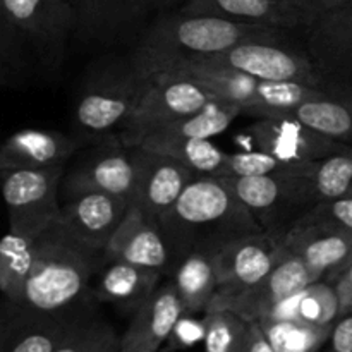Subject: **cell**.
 Returning a JSON list of instances; mask_svg holds the SVG:
<instances>
[{
	"label": "cell",
	"mask_w": 352,
	"mask_h": 352,
	"mask_svg": "<svg viewBox=\"0 0 352 352\" xmlns=\"http://www.w3.org/2000/svg\"><path fill=\"white\" fill-rule=\"evenodd\" d=\"M105 260L126 261L157 270L162 275H170L174 270L170 250L158 223L133 205L107 244Z\"/></svg>",
	"instance_id": "obj_17"
},
{
	"label": "cell",
	"mask_w": 352,
	"mask_h": 352,
	"mask_svg": "<svg viewBox=\"0 0 352 352\" xmlns=\"http://www.w3.org/2000/svg\"><path fill=\"white\" fill-rule=\"evenodd\" d=\"M325 352H352V309L333 323Z\"/></svg>",
	"instance_id": "obj_40"
},
{
	"label": "cell",
	"mask_w": 352,
	"mask_h": 352,
	"mask_svg": "<svg viewBox=\"0 0 352 352\" xmlns=\"http://www.w3.org/2000/svg\"><path fill=\"white\" fill-rule=\"evenodd\" d=\"M85 141L76 134L50 129H23L0 144V172L67 164Z\"/></svg>",
	"instance_id": "obj_21"
},
{
	"label": "cell",
	"mask_w": 352,
	"mask_h": 352,
	"mask_svg": "<svg viewBox=\"0 0 352 352\" xmlns=\"http://www.w3.org/2000/svg\"><path fill=\"white\" fill-rule=\"evenodd\" d=\"M179 10L289 31L306 28L305 19L280 0H189Z\"/></svg>",
	"instance_id": "obj_24"
},
{
	"label": "cell",
	"mask_w": 352,
	"mask_h": 352,
	"mask_svg": "<svg viewBox=\"0 0 352 352\" xmlns=\"http://www.w3.org/2000/svg\"><path fill=\"white\" fill-rule=\"evenodd\" d=\"M0 17L41 71H60L76 30L71 0H0Z\"/></svg>",
	"instance_id": "obj_5"
},
{
	"label": "cell",
	"mask_w": 352,
	"mask_h": 352,
	"mask_svg": "<svg viewBox=\"0 0 352 352\" xmlns=\"http://www.w3.org/2000/svg\"><path fill=\"white\" fill-rule=\"evenodd\" d=\"M189 0H146L150 14L155 12H167V10H179L184 7Z\"/></svg>",
	"instance_id": "obj_43"
},
{
	"label": "cell",
	"mask_w": 352,
	"mask_h": 352,
	"mask_svg": "<svg viewBox=\"0 0 352 352\" xmlns=\"http://www.w3.org/2000/svg\"><path fill=\"white\" fill-rule=\"evenodd\" d=\"M164 275L126 261H105L93 282L95 301L109 302L131 316L157 291Z\"/></svg>",
	"instance_id": "obj_22"
},
{
	"label": "cell",
	"mask_w": 352,
	"mask_h": 352,
	"mask_svg": "<svg viewBox=\"0 0 352 352\" xmlns=\"http://www.w3.org/2000/svg\"><path fill=\"white\" fill-rule=\"evenodd\" d=\"M136 167L133 146L122 143L119 134L89 143V148L65 168L60 199L85 191L109 192L133 199Z\"/></svg>",
	"instance_id": "obj_10"
},
{
	"label": "cell",
	"mask_w": 352,
	"mask_h": 352,
	"mask_svg": "<svg viewBox=\"0 0 352 352\" xmlns=\"http://www.w3.org/2000/svg\"><path fill=\"white\" fill-rule=\"evenodd\" d=\"M280 2H284L285 6H289L292 10H296V12L305 19L306 28H308L309 24H311L313 21L318 19V17L347 6L352 0H280Z\"/></svg>",
	"instance_id": "obj_38"
},
{
	"label": "cell",
	"mask_w": 352,
	"mask_h": 352,
	"mask_svg": "<svg viewBox=\"0 0 352 352\" xmlns=\"http://www.w3.org/2000/svg\"><path fill=\"white\" fill-rule=\"evenodd\" d=\"M136 182L131 205L158 222L198 175L174 158L143 146H133Z\"/></svg>",
	"instance_id": "obj_13"
},
{
	"label": "cell",
	"mask_w": 352,
	"mask_h": 352,
	"mask_svg": "<svg viewBox=\"0 0 352 352\" xmlns=\"http://www.w3.org/2000/svg\"><path fill=\"white\" fill-rule=\"evenodd\" d=\"M340 315L339 296L329 280H316L272 309L268 320L305 322L316 327H333ZM265 320V318H263Z\"/></svg>",
	"instance_id": "obj_28"
},
{
	"label": "cell",
	"mask_w": 352,
	"mask_h": 352,
	"mask_svg": "<svg viewBox=\"0 0 352 352\" xmlns=\"http://www.w3.org/2000/svg\"><path fill=\"white\" fill-rule=\"evenodd\" d=\"M244 352H277L258 322H250V339Z\"/></svg>",
	"instance_id": "obj_42"
},
{
	"label": "cell",
	"mask_w": 352,
	"mask_h": 352,
	"mask_svg": "<svg viewBox=\"0 0 352 352\" xmlns=\"http://www.w3.org/2000/svg\"><path fill=\"white\" fill-rule=\"evenodd\" d=\"M67 164L0 172V192L9 215V232L36 239L60 219V186Z\"/></svg>",
	"instance_id": "obj_7"
},
{
	"label": "cell",
	"mask_w": 352,
	"mask_h": 352,
	"mask_svg": "<svg viewBox=\"0 0 352 352\" xmlns=\"http://www.w3.org/2000/svg\"><path fill=\"white\" fill-rule=\"evenodd\" d=\"M313 162H285L265 151L227 153L223 174L275 175V177H306Z\"/></svg>",
	"instance_id": "obj_35"
},
{
	"label": "cell",
	"mask_w": 352,
	"mask_h": 352,
	"mask_svg": "<svg viewBox=\"0 0 352 352\" xmlns=\"http://www.w3.org/2000/svg\"><path fill=\"white\" fill-rule=\"evenodd\" d=\"M260 327L277 352H318L329 342L332 327H316L305 322L260 320Z\"/></svg>",
	"instance_id": "obj_33"
},
{
	"label": "cell",
	"mask_w": 352,
	"mask_h": 352,
	"mask_svg": "<svg viewBox=\"0 0 352 352\" xmlns=\"http://www.w3.org/2000/svg\"><path fill=\"white\" fill-rule=\"evenodd\" d=\"M205 352H244L250 339V322L229 309L205 313Z\"/></svg>",
	"instance_id": "obj_34"
},
{
	"label": "cell",
	"mask_w": 352,
	"mask_h": 352,
	"mask_svg": "<svg viewBox=\"0 0 352 352\" xmlns=\"http://www.w3.org/2000/svg\"><path fill=\"white\" fill-rule=\"evenodd\" d=\"M280 28L254 26L215 16L167 10L155 14L131 45L129 55L138 67L153 78L189 62L222 54L237 43L278 33Z\"/></svg>",
	"instance_id": "obj_3"
},
{
	"label": "cell",
	"mask_w": 352,
	"mask_h": 352,
	"mask_svg": "<svg viewBox=\"0 0 352 352\" xmlns=\"http://www.w3.org/2000/svg\"><path fill=\"white\" fill-rule=\"evenodd\" d=\"M292 223L299 226H327L352 232V196L320 201L306 210ZM291 223V226H292Z\"/></svg>",
	"instance_id": "obj_36"
},
{
	"label": "cell",
	"mask_w": 352,
	"mask_h": 352,
	"mask_svg": "<svg viewBox=\"0 0 352 352\" xmlns=\"http://www.w3.org/2000/svg\"><path fill=\"white\" fill-rule=\"evenodd\" d=\"M105 251L76 237L60 219L34 239L33 265L17 308L38 315L71 316L89 306Z\"/></svg>",
	"instance_id": "obj_1"
},
{
	"label": "cell",
	"mask_w": 352,
	"mask_h": 352,
	"mask_svg": "<svg viewBox=\"0 0 352 352\" xmlns=\"http://www.w3.org/2000/svg\"><path fill=\"white\" fill-rule=\"evenodd\" d=\"M230 191L253 213L265 232L280 234L311 208V196L306 177H275V175H219Z\"/></svg>",
	"instance_id": "obj_8"
},
{
	"label": "cell",
	"mask_w": 352,
	"mask_h": 352,
	"mask_svg": "<svg viewBox=\"0 0 352 352\" xmlns=\"http://www.w3.org/2000/svg\"><path fill=\"white\" fill-rule=\"evenodd\" d=\"M0 58L3 62H7L9 65H12L16 71H19L21 74L26 76L30 72V69L33 67V60H31L30 54L26 52V48L23 47L19 40L16 38V34L7 28V24L3 23L2 17H0Z\"/></svg>",
	"instance_id": "obj_37"
},
{
	"label": "cell",
	"mask_w": 352,
	"mask_h": 352,
	"mask_svg": "<svg viewBox=\"0 0 352 352\" xmlns=\"http://www.w3.org/2000/svg\"><path fill=\"white\" fill-rule=\"evenodd\" d=\"M212 98L215 95L205 86L184 76H153L140 105L119 131V138L127 146H138L146 134L191 116Z\"/></svg>",
	"instance_id": "obj_9"
},
{
	"label": "cell",
	"mask_w": 352,
	"mask_h": 352,
	"mask_svg": "<svg viewBox=\"0 0 352 352\" xmlns=\"http://www.w3.org/2000/svg\"><path fill=\"white\" fill-rule=\"evenodd\" d=\"M316 280L320 278L306 267V263L287 251L256 285L229 302L223 309L237 313L248 322H260L267 318L272 309L284 299L291 298Z\"/></svg>",
	"instance_id": "obj_19"
},
{
	"label": "cell",
	"mask_w": 352,
	"mask_h": 352,
	"mask_svg": "<svg viewBox=\"0 0 352 352\" xmlns=\"http://www.w3.org/2000/svg\"><path fill=\"white\" fill-rule=\"evenodd\" d=\"M71 2H72V6H74V9H78V6L81 3V0H71Z\"/></svg>",
	"instance_id": "obj_46"
},
{
	"label": "cell",
	"mask_w": 352,
	"mask_h": 352,
	"mask_svg": "<svg viewBox=\"0 0 352 352\" xmlns=\"http://www.w3.org/2000/svg\"><path fill=\"white\" fill-rule=\"evenodd\" d=\"M306 182L315 205L352 196V144L313 162Z\"/></svg>",
	"instance_id": "obj_29"
},
{
	"label": "cell",
	"mask_w": 352,
	"mask_h": 352,
	"mask_svg": "<svg viewBox=\"0 0 352 352\" xmlns=\"http://www.w3.org/2000/svg\"><path fill=\"white\" fill-rule=\"evenodd\" d=\"M146 0H81L76 9L74 38L91 47L134 43L148 24Z\"/></svg>",
	"instance_id": "obj_12"
},
{
	"label": "cell",
	"mask_w": 352,
	"mask_h": 352,
	"mask_svg": "<svg viewBox=\"0 0 352 352\" xmlns=\"http://www.w3.org/2000/svg\"><path fill=\"white\" fill-rule=\"evenodd\" d=\"M278 116H289L323 136L352 144V85L336 86Z\"/></svg>",
	"instance_id": "obj_25"
},
{
	"label": "cell",
	"mask_w": 352,
	"mask_h": 352,
	"mask_svg": "<svg viewBox=\"0 0 352 352\" xmlns=\"http://www.w3.org/2000/svg\"><path fill=\"white\" fill-rule=\"evenodd\" d=\"M246 133L254 141L258 151L285 162H316L347 146L289 116L258 117Z\"/></svg>",
	"instance_id": "obj_14"
},
{
	"label": "cell",
	"mask_w": 352,
	"mask_h": 352,
	"mask_svg": "<svg viewBox=\"0 0 352 352\" xmlns=\"http://www.w3.org/2000/svg\"><path fill=\"white\" fill-rule=\"evenodd\" d=\"M174 267L195 251L217 253L243 237L265 232L220 177L198 175L158 219Z\"/></svg>",
	"instance_id": "obj_2"
},
{
	"label": "cell",
	"mask_w": 352,
	"mask_h": 352,
	"mask_svg": "<svg viewBox=\"0 0 352 352\" xmlns=\"http://www.w3.org/2000/svg\"><path fill=\"white\" fill-rule=\"evenodd\" d=\"M287 253L272 232L243 237L213 253L219 287L208 311L227 308L229 302L256 285Z\"/></svg>",
	"instance_id": "obj_11"
},
{
	"label": "cell",
	"mask_w": 352,
	"mask_h": 352,
	"mask_svg": "<svg viewBox=\"0 0 352 352\" xmlns=\"http://www.w3.org/2000/svg\"><path fill=\"white\" fill-rule=\"evenodd\" d=\"M150 85L129 52L89 65L74 102L76 136L89 144L119 134Z\"/></svg>",
	"instance_id": "obj_4"
},
{
	"label": "cell",
	"mask_w": 352,
	"mask_h": 352,
	"mask_svg": "<svg viewBox=\"0 0 352 352\" xmlns=\"http://www.w3.org/2000/svg\"><path fill=\"white\" fill-rule=\"evenodd\" d=\"M244 113L239 105L232 102H227L222 98H212L205 107L196 110L191 116H186L175 122L155 129L150 134H168V136H184V138H203V140H212L219 134L226 133L230 124L237 117ZM146 134V136H150ZM144 136V138H146ZM143 138V140H144Z\"/></svg>",
	"instance_id": "obj_30"
},
{
	"label": "cell",
	"mask_w": 352,
	"mask_h": 352,
	"mask_svg": "<svg viewBox=\"0 0 352 352\" xmlns=\"http://www.w3.org/2000/svg\"><path fill=\"white\" fill-rule=\"evenodd\" d=\"M34 239L9 232L0 239V292L7 302L17 306L23 298L31 265Z\"/></svg>",
	"instance_id": "obj_31"
},
{
	"label": "cell",
	"mask_w": 352,
	"mask_h": 352,
	"mask_svg": "<svg viewBox=\"0 0 352 352\" xmlns=\"http://www.w3.org/2000/svg\"><path fill=\"white\" fill-rule=\"evenodd\" d=\"M291 33L292 31H278L268 36L241 41L222 54L199 60L239 69L263 81L301 82V85L323 86V88L337 86L320 72L305 47L298 48L291 43L289 40Z\"/></svg>",
	"instance_id": "obj_6"
},
{
	"label": "cell",
	"mask_w": 352,
	"mask_h": 352,
	"mask_svg": "<svg viewBox=\"0 0 352 352\" xmlns=\"http://www.w3.org/2000/svg\"><path fill=\"white\" fill-rule=\"evenodd\" d=\"M349 263H352V251H351V254H349V258H347V261H346V265H344V268H346V267H347V265H349ZM344 268H342V270H344ZM342 270H340V272H342ZM340 272H339V274H340ZM339 274H337V275H339ZM337 275H336V277H337ZM336 277H333V278H336ZM333 278H332V280H333Z\"/></svg>",
	"instance_id": "obj_45"
},
{
	"label": "cell",
	"mask_w": 352,
	"mask_h": 352,
	"mask_svg": "<svg viewBox=\"0 0 352 352\" xmlns=\"http://www.w3.org/2000/svg\"><path fill=\"white\" fill-rule=\"evenodd\" d=\"M203 337H205V323H203V320L198 322V320L192 318V315L184 313V315L179 318L174 330H172L167 342H170L172 346H177L179 349H182V347H189L196 342H203Z\"/></svg>",
	"instance_id": "obj_39"
},
{
	"label": "cell",
	"mask_w": 352,
	"mask_h": 352,
	"mask_svg": "<svg viewBox=\"0 0 352 352\" xmlns=\"http://www.w3.org/2000/svg\"><path fill=\"white\" fill-rule=\"evenodd\" d=\"M170 277L184 313L198 315V313L208 311L210 302L219 287L212 253L195 251V253L186 254L175 263Z\"/></svg>",
	"instance_id": "obj_26"
},
{
	"label": "cell",
	"mask_w": 352,
	"mask_h": 352,
	"mask_svg": "<svg viewBox=\"0 0 352 352\" xmlns=\"http://www.w3.org/2000/svg\"><path fill=\"white\" fill-rule=\"evenodd\" d=\"M82 311L71 316L38 315L10 305L9 320L0 339V352H55Z\"/></svg>",
	"instance_id": "obj_23"
},
{
	"label": "cell",
	"mask_w": 352,
	"mask_h": 352,
	"mask_svg": "<svg viewBox=\"0 0 352 352\" xmlns=\"http://www.w3.org/2000/svg\"><path fill=\"white\" fill-rule=\"evenodd\" d=\"M120 336L95 309L86 308L67 330L55 352H119Z\"/></svg>",
	"instance_id": "obj_32"
},
{
	"label": "cell",
	"mask_w": 352,
	"mask_h": 352,
	"mask_svg": "<svg viewBox=\"0 0 352 352\" xmlns=\"http://www.w3.org/2000/svg\"><path fill=\"white\" fill-rule=\"evenodd\" d=\"M138 146L167 155V157L174 158V160L181 162L182 165L191 168L196 175L219 177L226 170L227 153L212 140L150 134Z\"/></svg>",
	"instance_id": "obj_27"
},
{
	"label": "cell",
	"mask_w": 352,
	"mask_h": 352,
	"mask_svg": "<svg viewBox=\"0 0 352 352\" xmlns=\"http://www.w3.org/2000/svg\"><path fill=\"white\" fill-rule=\"evenodd\" d=\"M330 282L333 284V287H336L337 291V296H339L340 315L351 311L352 309V263L347 265V267Z\"/></svg>",
	"instance_id": "obj_41"
},
{
	"label": "cell",
	"mask_w": 352,
	"mask_h": 352,
	"mask_svg": "<svg viewBox=\"0 0 352 352\" xmlns=\"http://www.w3.org/2000/svg\"><path fill=\"white\" fill-rule=\"evenodd\" d=\"M305 48L332 85H352V2L305 28Z\"/></svg>",
	"instance_id": "obj_15"
},
{
	"label": "cell",
	"mask_w": 352,
	"mask_h": 352,
	"mask_svg": "<svg viewBox=\"0 0 352 352\" xmlns=\"http://www.w3.org/2000/svg\"><path fill=\"white\" fill-rule=\"evenodd\" d=\"M9 313H10V305L6 301V305L0 306V339L3 336V330L7 327V320H9Z\"/></svg>",
	"instance_id": "obj_44"
},
{
	"label": "cell",
	"mask_w": 352,
	"mask_h": 352,
	"mask_svg": "<svg viewBox=\"0 0 352 352\" xmlns=\"http://www.w3.org/2000/svg\"><path fill=\"white\" fill-rule=\"evenodd\" d=\"M277 237L285 251L306 263L320 280H332L352 251V232L336 227L292 223Z\"/></svg>",
	"instance_id": "obj_18"
},
{
	"label": "cell",
	"mask_w": 352,
	"mask_h": 352,
	"mask_svg": "<svg viewBox=\"0 0 352 352\" xmlns=\"http://www.w3.org/2000/svg\"><path fill=\"white\" fill-rule=\"evenodd\" d=\"M184 308L172 282H165L131 316L119 352H157L170 337Z\"/></svg>",
	"instance_id": "obj_20"
},
{
	"label": "cell",
	"mask_w": 352,
	"mask_h": 352,
	"mask_svg": "<svg viewBox=\"0 0 352 352\" xmlns=\"http://www.w3.org/2000/svg\"><path fill=\"white\" fill-rule=\"evenodd\" d=\"M129 206L122 196L85 191L60 199V220L76 237L105 251Z\"/></svg>",
	"instance_id": "obj_16"
}]
</instances>
